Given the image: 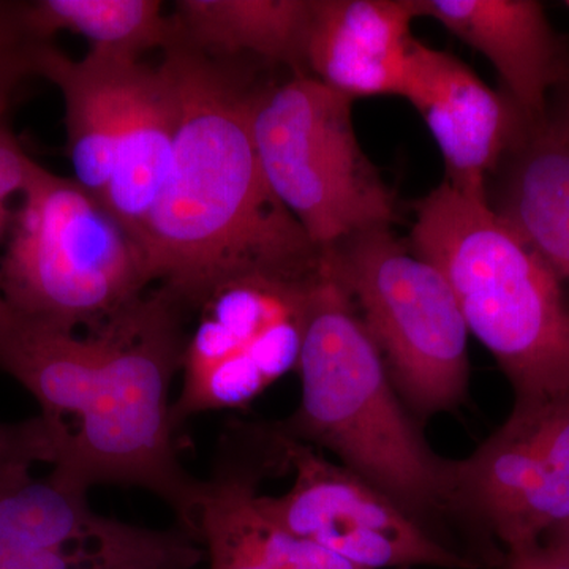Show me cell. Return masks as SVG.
Segmentation results:
<instances>
[{"label": "cell", "instance_id": "1", "mask_svg": "<svg viewBox=\"0 0 569 569\" xmlns=\"http://www.w3.org/2000/svg\"><path fill=\"white\" fill-rule=\"evenodd\" d=\"M190 318L160 287L84 335L0 301V370L61 433L52 477L88 493L99 485L148 490L194 538L203 481L179 459L171 400Z\"/></svg>", "mask_w": 569, "mask_h": 569}, {"label": "cell", "instance_id": "2", "mask_svg": "<svg viewBox=\"0 0 569 569\" xmlns=\"http://www.w3.org/2000/svg\"><path fill=\"white\" fill-rule=\"evenodd\" d=\"M162 52L178 82L181 119L170 173L138 236L153 287L193 316L233 277L320 274L323 252L261 171L252 112L263 86L238 59L206 54L174 36Z\"/></svg>", "mask_w": 569, "mask_h": 569}, {"label": "cell", "instance_id": "3", "mask_svg": "<svg viewBox=\"0 0 569 569\" xmlns=\"http://www.w3.org/2000/svg\"><path fill=\"white\" fill-rule=\"evenodd\" d=\"M296 372L301 399L276 425L280 432L335 455L430 533L436 516L458 512L455 462L426 443L353 301L325 261Z\"/></svg>", "mask_w": 569, "mask_h": 569}, {"label": "cell", "instance_id": "4", "mask_svg": "<svg viewBox=\"0 0 569 569\" xmlns=\"http://www.w3.org/2000/svg\"><path fill=\"white\" fill-rule=\"evenodd\" d=\"M411 249L441 272L468 332L515 389V408L569 397V301L563 282L489 203L441 182L419 200Z\"/></svg>", "mask_w": 569, "mask_h": 569}, {"label": "cell", "instance_id": "5", "mask_svg": "<svg viewBox=\"0 0 569 569\" xmlns=\"http://www.w3.org/2000/svg\"><path fill=\"white\" fill-rule=\"evenodd\" d=\"M0 260L2 301L40 323L93 331L153 287L138 239L74 181L33 162Z\"/></svg>", "mask_w": 569, "mask_h": 569}, {"label": "cell", "instance_id": "6", "mask_svg": "<svg viewBox=\"0 0 569 569\" xmlns=\"http://www.w3.org/2000/svg\"><path fill=\"white\" fill-rule=\"evenodd\" d=\"M411 417L466 403L468 328L447 277L396 238L391 227L350 236L325 250Z\"/></svg>", "mask_w": 569, "mask_h": 569}, {"label": "cell", "instance_id": "7", "mask_svg": "<svg viewBox=\"0 0 569 569\" xmlns=\"http://www.w3.org/2000/svg\"><path fill=\"white\" fill-rule=\"evenodd\" d=\"M353 102L310 74H293L263 86L253 104L266 182L321 252L396 220L395 194L356 138Z\"/></svg>", "mask_w": 569, "mask_h": 569}, {"label": "cell", "instance_id": "8", "mask_svg": "<svg viewBox=\"0 0 569 569\" xmlns=\"http://www.w3.org/2000/svg\"><path fill=\"white\" fill-rule=\"evenodd\" d=\"M320 279L321 272L307 279L252 272L206 298L183 351L178 430L198 415L250 406L296 370Z\"/></svg>", "mask_w": 569, "mask_h": 569}, {"label": "cell", "instance_id": "9", "mask_svg": "<svg viewBox=\"0 0 569 569\" xmlns=\"http://www.w3.org/2000/svg\"><path fill=\"white\" fill-rule=\"evenodd\" d=\"M274 429L295 482L279 497L258 493L254 503L276 526L359 569H482L353 471Z\"/></svg>", "mask_w": 569, "mask_h": 569}, {"label": "cell", "instance_id": "10", "mask_svg": "<svg viewBox=\"0 0 569 569\" xmlns=\"http://www.w3.org/2000/svg\"><path fill=\"white\" fill-rule=\"evenodd\" d=\"M32 467L0 473V569H193L204 549L182 529L100 516L88 492Z\"/></svg>", "mask_w": 569, "mask_h": 569}, {"label": "cell", "instance_id": "11", "mask_svg": "<svg viewBox=\"0 0 569 569\" xmlns=\"http://www.w3.org/2000/svg\"><path fill=\"white\" fill-rule=\"evenodd\" d=\"M403 99L413 104L443 157L445 182L488 197L489 176L533 123L507 93L490 89L455 56L413 40Z\"/></svg>", "mask_w": 569, "mask_h": 569}, {"label": "cell", "instance_id": "12", "mask_svg": "<svg viewBox=\"0 0 569 569\" xmlns=\"http://www.w3.org/2000/svg\"><path fill=\"white\" fill-rule=\"evenodd\" d=\"M432 18L482 52L507 86V96L531 123L549 118V96L569 80L567 47L533 0H415Z\"/></svg>", "mask_w": 569, "mask_h": 569}, {"label": "cell", "instance_id": "13", "mask_svg": "<svg viewBox=\"0 0 569 569\" xmlns=\"http://www.w3.org/2000/svg\"><path fill=\"white\" fill-rule=\"evenodd\" d=\"M415 0H313L307 74L358 97H402Z\"/></svg>", "mask_w": 569, "mask_h": 569}, {"label": "cell", "instance_id": "14", "mask_svg": "<svg viewBox=\"0 0 569 569\" xmlns=\"http://www.w3.org/2000/svg\"><path fill=\"white\" fill-rule=\"evenodd\" d=\"M493 211L569 283V133L533 123L498 168Z\"/></svg>", "mask_w": 569, "mask_h": 569}, {"label": "cell", "instance_id": "15", "mask_svg": "<svg viewBox=\"0 0 569 569\" xmlns=\"http://www.w3.org/2000/svg\"><path fill=\"white\" fill-rule=\"evenodd\" d=\"M313 0H178L176 39L217 58H257L307 74Z\"/></svg>", "mask_w": 569, "mask_h": 569}, {"label": "cell", "instance_id": "16", "mask_svg": "<svg viewBox=\"0 0 569 569\" xmlns=\"http://www.w3.org/2000/svg\"><path fill=\"white\" fill-rule=\"evenodd\" d=\"M33 17L41 33L84 37L92 51L141 59L163 51L173 36L170 14L160 0H33Z\"/></svg>", "mask_w": 569, "mask_h": 569}, {"label": "cell", "instance_id": "17", "mask_svg": "<svg viewBox=\"0 0 569 569\" xmlns=\"http://www.w3.org/2000/svg\"><path fill=\"white\" fill-rule=\"evenodd\" d=\"M52 41L37 26L32 2L0 0V114H9L22 81L39 77L41 51Z\"/></svg>", "mask_w": 569, "mask_h": 569}, {"label": "cell", "instance_id": "18", "mask_svg": "<svg viewBox=\"0 0 569 569\" xmlns=\"http://www.w3.org/2000/svg\"><path fill=\"white\" fill-rule=\"evenodd\" d=\"M61 436L41 415L20 422L0 421V473L9 468L58 462Z\"/></svg>", "mask_w": 569, "mask_h": 569}, {"label": "cell", "instance_id": "19", "mask_svg": "<svg viewBox=\"0 0 569 569\" xmlns=\"http://www.w3.org/2000/svg\"><path fill=\"white\" fill-rule=\"evenodd\" d=\"M33 162L11 130L9 114H0V216H7V198L24 190Z\"/></svg>", "mask_w": 569, "mask_h": 569}, {"label": "cell", "instance_id": "20", "mask_svg": "<svg viewBox=\"0 0 569 569\" xmlns=\"http://www.w3.org/2000/svg\"><path fill=\"white\" fill-rule=\"evenodd\" d=\"M500 569H569V545L541 539L505 553Z\"/></svg>", "mask_w": 569, "mask_h": 569}, {"label": "cell", "instance_id": "21", "mask_svg": "<svg viewBox=\"0 0 569 569\" xmlns=\"http://www.w3.org/2000/svg\"><path fill=\"white\" fill-rule=\"evenodd\" d=\"M561 88H563V97H561L560 107L556 111H550L549 118L569 133V80Z\"/></svg>", "mask_w": 569, "mask_h": 569}, {"label": "cell", "instance_id": "22", "mask_svg": "<svg viewBox=\"0 0 569 569\" xmlns=\"http://www.w3.org/2000/svg\"><path fill=\"white\" fill-rule=\"evenodd\" d=\"M542 539H552V541L565 542V545H569V520L567 522L560 523L559 527L548 531V533L542 537Z\"/></svg>", "mask_w": 569, "mask_h": 569}, {"label": "cell", "instance_id": "23", "mask_svg": "<svg viewBox=\"0 0 569 569\" xmlns=\"http://www.w3.org/2000/svg\"><path fill=\"white\" fill-rule=\"evenodd\" d=\"M6 217L7 216H0V231H2L3 224H6ZM0 299H2V296H0Z\"/></svg>", "mask_w": 569, "mask_h": 569}, {"label": "cell", "instance_id": "24", "mask_svg": "<svg viewBox=\"0 0 569 569\" xmlns=\"http://www.w3.org/2000/svg\"><path fill=\"white\" fill-rule=\"evenodd\" d=\"M567 6L569 7V0H568V2H567Z\"/></svg>", "mask_w": 569, "mask_h": 569}]
</instances>
